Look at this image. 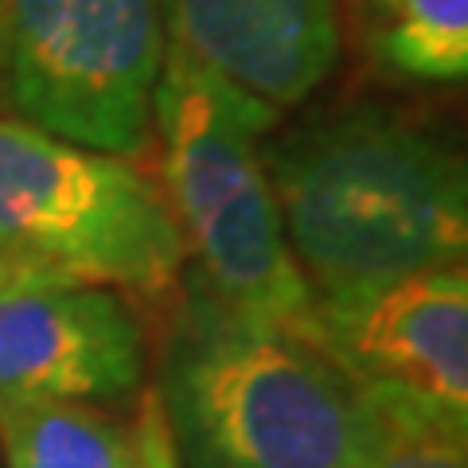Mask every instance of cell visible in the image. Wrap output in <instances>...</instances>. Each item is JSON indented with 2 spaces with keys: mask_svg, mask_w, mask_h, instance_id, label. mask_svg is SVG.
<instances>
[{
  "mask_svg": "<svg viewBox=\"0 0 468 468\" xmlns=\"http://www.w3.org/2000/svg\"><path fill=\"white\" fill-rule=\"evenodd\" d=\"M316 316L351 375L399 383L468 418V270L324 297Z\"/></svg>",
  "mask_w": 468,
  "mask_h": 468,
  "instance_id": "52a82bcc",
  "label": "cell"
},
{
  "mask_svg": "<svg viewBox=\"0 0 468 468\" xmlns=\"http://www.w3.org/2000/svg\"><path fill=\"white\" fill-rule=\"evenodd\" d=\"M383 67L418 82H468V0H371Z\"/></svg>",
  "mask_w": 468,
  "mask_h": 468,
  "instance_id": "8fae6325",
  "label": "cell"
},
{
  "mask_svg": "<svg viewBox=\"0 0 468 468\" xmlns=\"http://www.w3.org/2000/svg\"><path fill=\"white\" fill-rule=\"evenodd\" d=\"M273 122V106L165 48L153 90L160 187L196 258V282L234 309L324 340L316 292L289 250L261 153Z\"/></svg>",
  "mask_w": 468,
  "mask_h": 468,
  "instance_id": "3957f363",
  "label": "cell"
},
{
  "mask_svg": "<svg viewBox=\"0 0 468 468\" xmlns=\"http://www.w3.org/2000/svg\"><path fill=\"white\" fill-rule=\"evenodd\" d=\"M289 250L316 301L468 270V133L356 106L266 144Z\"/></svg>",
  "mask_w": 468,
  "mask_h": 468,
  "instance_id": "6da1fadb",
  "label": "cell"
},
{
  "mask_svg": "<svg viewBox=\"0 0 468 468\" xmlns=\"http://www.w3.org/2000/svg\"><path fill=\"white\" fill-rule=\"evenodd\" d=\"M8 5L0 0V113L8 110Z\"/></svg>",
  "mask_w": 468,
  "mask_h": 468,
  "instance_id": "4fadbf2b",
  "label": "cell"
},
{
  "mask_svg": "<svg viewBox=\"0 0 468 468\" xmlns=\"http://www.w3.org/2000/svg\"><path fill=\"white\" fill-rule=\"evenodd\" d=\"M51 282H43V277H36L32 270H24L20 261H12L0 254V292H16V289H43Z\"/></svg>",
  "mask_w": 468,
  "mask_h": 468,
  "instance_id": "7c38bea8",
  "label": "cell"
},
{
  "mask_svg": "<svg viewBox=\"0 0 468 468\" xmlns=\"http://www.w3.org/2000/svg\"><path fill=\"white\" fill-rule=\"evenodd\" d=\"M0 254L51 285L165 301L184 282V234L133 156L98 153L0 113Z\"/></svg>",
  "mask_w": 468,
  "mask_h": 468,
  "instance_id": "277c9868",
  "label": "cell"
},
{
  "mask_svg": "<svg viewBox=\"0 0 468 468\" xmlns=\"http://www.w3.org/2000/svg\"><path fill=\"white\" fill-rule=\"evenodd\" d=\"M144 378V328L125 292H0V402H122Z\"/></svg>",
  "mask_w": 468,
  "mask_h": 468,
  "instance_id": "8992f818",
  "label": "cell"
},
{
  "mask_svg": "<svg viewBox=\"0 0 468 468\" xmlns=\"http://www.w3.org/2000/svg\"><path fill=\"white\" fill-rule=\"evenodd\" d=\"M168 48L266 101L301 106L340 63L335 0H160Z\"/></svg>",
  "mask_w": 468,
  "mask_h": 468,
  "instance_id": "ba28073f",
  "label": "cell"
},
{
  "mask_svg": "<svg viewBox=\"0 0 468 468\" xmlns=\"http://www.w3.org/2000/svg\"><path fill=\"white\" fill-rule=\"evenodd\" d=\"M0 468H5V464H0Z\"/></svg>",
  "mask_w": 468,
  "mask_h": 468,
  "instance_id": "5bb4252c",
  "label": "cell"
},
{
  "mask_svg": "<svg viewBox=\"0 0 468 468\" xmlns=\"http://www.w3.org/2000/svg\"><path fill=\"white\" fill-rule=\"evenodd\" d=\"M367 441L359 468H468V418L399 383L363 378Z\"/></svg>",
  "mask_w": 468,
  "mask_h": 468,
  "instance_id": "30bf717a",
  "label": "cell"
},
{
  "mask_svg": "<svg viewBox=\"0 0 468 468\" xmlns=\"http://www.w3.org/2000/svg\"><path fill=\"white\" fill-rule=\"evenodd\" d=\"M165 48L160 0H12L8 106L55 137L137 156Z\"/></svg>",
  "mask_w": 468,
  "mask_h": 468,
  "instance_id": "5b68a950",
  "label": "cell"
},
{
  "mask_svg": "<svg viewBox=\"0 0 468 468\" xmlns=\"http://www.w3.org/2000/svg\"><path fill=\"white\" fill-rule=\"evenodd\" d=\"M8 468H184L156 390L133 418L98 402H0Z\"/></svg>",
  "mask_w": 468,
  "mask_h": 468,
  "instance_id": "9c48e42d",
  "label": "cell"
},
{
  "mask_svg": "<svg viewBox=\"0 0 468 468\" xmlns=\"http://www.w3.org/2000/svg\"><path fill=\"white\" fill-rule=\"evenodd\" d=\"M156 399L184 468H359L363 378L332 347L184 285Z\"/></svg>",
  "mask_w": 468,
  "mask_h": 468,
  "instance_id": "7a4b0ae2",
  "label": "cell"
}]
</instances>
